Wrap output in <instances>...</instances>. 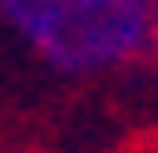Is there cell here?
Here are the masks:
<instances>
[{
    "label": "cell",
    "instance_id": "1",
    "mask_svg": "<svg viewBox=\"0 0 158 153\" xmlns=\"http://www.w3.org/2000/svg\"><path fill=\"white\" fill-rule=\"evenodd\" d=\"M0 20L59 79H104L158 54V0H0Z\"/></svg>",
    "mask_w": 158,
    "mask_h": 153
},
{
    "label": "cell",
    "instance_id": "2",
    "mask_svg": "<svg viewBox=\"0 0 158 153\" xmlns=\"http://www.w3.org/2000/svg\"><path fill=\"white\" fill-rule=\"evenodd\" d=\"M153 153H158V133H153Z\"/></svg>",
    "mask_w": 158,
    "mask_h": 153
}]
</instances>
